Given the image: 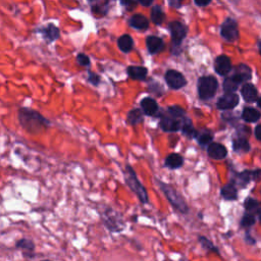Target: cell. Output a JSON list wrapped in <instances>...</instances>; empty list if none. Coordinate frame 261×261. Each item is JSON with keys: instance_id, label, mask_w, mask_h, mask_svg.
<instances>
[{"instance_id": "cell-8", "label": "cell", "mask_w": 261, "mask_h": 261, "mask_svg": "<svg viewBox=\"0 0 261 261\" xmlns=\"http://www.w3.org/2000/svg\"><path fill=\"white\" fill-rule=\"evenodd\" d=\"M164 80L167 85L172 90H180L187 86V80L185 76L176 70H169L164 74Z\"/></svg>"}, {"instance_id": "cell-16", "label": "cell", "mask_w": 261, "mask_h": 261, "mask_svg": "<svg viewBox=\"0 0 261 261\" xmlns=\"http://www.w3.org/2000/svg\"><path fill=\"white\" fill-rule=\"evenodd\" d=\"M140 106L144 116H156L159 112L158 103L152 97H144L140 101Z\"/></svg>"}, {"instance_id": "cell-34", "label": "cell", "mask_w": 261, "mask_h": 261, "mask_svg": "<svg viewBox=\"0 0 261 261\" xmlns=\"http://www.w3.org/2000/svg\"><path fill=\"white\" fill-rule=\"evenodd\" d=\"M168 115L174 117V118H177V119H183L186 116H187V113L185 109L181 106L178 105H173V106H169L168 109Z\"/></svg>"}, {"instance_id": "cell-1", "label": "cell", "mask_w": 261, "mask_h": 261, "mask_svg": "<svg viewBox=\"0 0 261 261\" xmlns=\"http://www.w3.org/2000/svg\"><path fill=\"white\" fill-rule=\"evenodd\" d=\"M18 118L21 127L30 134H40L41 132L46 131L51 125L48 118L29 107H20Z\"/></svg>"}, {"instance_id": "cell-22", "label": "cell", "mask_w": 261, "mask_h": 261, "mask_svg": "<svg viewBox=\"0 0 261 261\" xmlns=\"http://www.w3.org/2000/svg\"><path fill=\"white\" fill-rule=\"evenodd\" d=\"M180 131L184 136H186L189 139H195L197 135V130L194 128L192 119L187 116L182 119L181 129Z\"/></svg>"}, {"instance_id": "cell-35", "label": "cell", "mask_w": 261, "mask_h": 261, "mask_svg": "<svg viewBox=\"0 0 261 261\" xmlns=\"http://www.w3.org/2000/svg\"><path fill=\"white\" fill-rule=\"evenodd\" d=\"M198 241L199 243L201 244V246L203 247V248L206 250V251H208V252H212V253H215L217 255H219V250L217 247H215V245L208 239V238H206L205 236H199L198 238Z\"/></svg>"}, {"instance_id": "cell-37", "label": "cell", "mask_w": 261, "mask_h": 261, "mask_svg": "<svg viewBox=\"0 0 261 261\" xmlns=\"http://www.w3.org/2000/svg\"><path fill=\"white\" fill-rule=\"evenodd\" d=\"M87 80L90 84H92L95 87L99 86L101 83V77L97 74H95L94 72H91V71H88V79Z\"/></svg>"}, {"instance_id": "cell-3", "label": "cell", "mask_w": 261, "mask_h": 261, "mask_svg": "<svg viewBox=\"0 0 261 261\" xmlns=\"http://www.w3.org/2000/svg\"><path fill=\"white\" fill-rule=\"evenodd\" d=\"M123 176H125L126 184L132 190L133 193L138 197L140 202L143 204H148L149 203L148 192L143 186V184L140 182L138 176H137L135 170L133 169L132 166H130V164H127L126 166V170L123 172Z\"/></svg>"}, {"instance_id": "cell-43", "label": "cell", "mask_w": 261, "mask_h": 261, "mask_svg": "<svg viewBox=\"0 0 261 261\" xmlns=\"http://www.w3.org/2000/svg\"><path fill=\"white\" fill-rule=\"evenodd\" d=\"M259 129H260V126L259 125H257L256 127H255V129H254V136H255V139L257 140V141H260V136H259Z\"/></svg>"}, {"instance_id": "cell-42", "label": "cell", "mask_w": 261, "mask_h": 261, "mask_svg": "<svg viewBox=\"0 0 261 261\" xmlns=\"http://www.w3.org/2000/svg\"><path fill=\"white\" fill-rule=\"evenodd\" d=\"M211 0H195V3L199 6H206L210 3Z\"/></svg>"}, {"instance_id": "cell-32", "label": "cell", "mask_w": 261, "mask_h": 261, "mask_svg": "<svg viewBox=\"0 0 261 261\" xmlns=\"http://www.w3.org/2000/svg\"><path fill=\"white\" fill-rule=\"evenodd\" d=\"M240 84L232 77L226 78L223 83V89L225 93H236L239 90Z\"/></svg>"}, {"instance_id": "cell-6", "label": "cell", "mask_w": 261, "mask_h": 261, "mask_svg": "<svg viewBox=\"0 0 261 261\" xmlns=\"http://www.w3.org/2000/svg\"><path fill=\"white\" fill-rule=\"evenodd\" d=\"M169 29L172 35V43H173V53L174 50L178 49L181 47L182 43L184 39L187 36L188 30H187V27L182 24L181 22H172L169 25Z\"/></svg>"}, {"instance_id": "cell-14", "label": "cell", "mask_w": 261, "mask_h": 261, "mask_svg": "<svg viewBox=\"0 0 261 261\" xmlns=\"http://www.w3.org/2000/svg\"><path fill=\"white\" fill-rule=\"evenodd\" d=\"M239 84L246 83L252 79V68L245 63H240L236 68L235 73L232 76Z\"/></svg>"}, {"instance_id": "cell-28", "label": "cell", "mask_w": 261, "mask_h": 261, "mask_svg": "<svg viewBox=\"0 0 261 261\" xmlns=\"http://www.w3.org/2000/svg\"><path fill=\"white\" fill-rule=\"evenodd\" d=\"M244 208L246 212L253 213L257 216V219L260 217V204L259 201L252 197H247L244 201Z\"/></svg>"}, {"instance_id": "cell-39", "label": "cell", "mask_w": 261, "mask_h": 261, "mask_svg": "<svg viewBox=\"0 0 261 261\" xmlns=\"http://www.w3.org/2000/svg\"><path fill=\"white\" fill-rule=\"evenodd\" d=\"M183 1H184V0H169V2H170V4H171V6L174 7V8L181 7Z\"/></svg>"}, {"instance_id": "cell-2", "label": "cell", "mask_w": 261, "mask_h": 261, "mask_svg": "<svg viewBox=\"0 0 261 261\" xmlns=\"http://www.w3.org/2000/svg\"><path fill=\"white\" fill-rule=\"evenodd\" d=\"M156 183L159 186L160 190L163 192L164 196H166V198L168 199L170 204L173 206L175 210H177L178 212H181L182 214H188L189 213L190 209H189V206H188L186 200L173 186L159 181L158 178H156Z\"/></svg>"}, {"instance_id": "cell-36", "label": "cell", "mask_w": 261, "mask_h": 261, "mask_svg": "<svg viewBox=\"0 0 261 261\" xmlns=\"http://www.w3.org/2000/svg\"><path fill=\"white\" fill-rule=\"evenodd\" d=\"M151 20L155 25H161L164 20V13L160 6L155 5L151 10Z\"/></svg>"}, {"instance_id": "cell-31", "label": "cell", "mask_w": 261, "mask_h": 261, "mask_svg": "<svg viewBox=\"0 0 261 261\" xmlns=\"http://www.w3.org/2000/svg\"><path fill=\"white\" fill-rule=\"evenodd\" d=\"M213 138H214L213 134L209 130H205L202 132L197 131L195 139H197V142L200 146L207 147L211 142H213Z\"/></svg>"}, {"instance_id": "cell-33", "label": "cell", "mask_w": 261, "mask_h": 261, "mask_svg": "<svg viewBox=\"0 0 261 261\" xmlns=\"http://www.w3.org/2000/svg\"><path fill=\"white\" fill-rule=\"evenodd\" d=\"M257 222V217L255 214L250 213V212H246L244 213V215L241 218V222L240 225L243 229L246 230H249L250 228H252Z\"/></svg>"}, {"instance_id": "cell-20", "label": "cell", "mask_w": 261, "mask_h": 261, "mask_svg": "<svg viewBox=\"0 0 261 261\" xmlns=\"http://www.w3.org/2000/svg\"><path fill=\"white\" fill-rule=\"evenodd\" d=\"M184 157L180 153H171L164 159V167L170 170H177L184 166Z\"/></svg>"}, {"instance_id": "cell-17", "label": "cell", "mask_w": 261, "mask_h": 261, "mask_svg": "<svg viewBox=\"0 0 261 261\" xmlns=\"http://www.w3.org/2000/svg\"><path fill=\"white\" fill-rule=\"evenodd\" d=\"M241 95L247 103H253L259 97L258 90L255 85L251 83H245L241 88Z\"/></svg>"}, {"instance_id": "cell-18", "label": "cell", "mask_w": 261, "mask_h": 261, "mask_svg": "<svg viewBox=\"0 0 261 261\" xmlns=\"http://www.w3.org/2000/svg\"><path fill=\"white\" fill-rule=\"evenodd\" d=\"M16 247L18 249L22 250L23 254L26 257L32 258L34 257V252H35V243L27 238H22L16 243Z\"/></svg>"}, {"instance_id": "cell-23", "label": "cell", "mask_w": 261, "mask_h": 261, "mask_svg": "<svg viewBox=\"0 0 261 261\" xmlns=\"http://www.w3.org/2000/svg\"><path fill=\"white\" fill-rule=\"evenodd\" d=\"M221 196L227 201H236L238 199V189L230 182L221 189Z\"/></svg>"}, {"instance_id": "cell-25", "label": "cell", "mask_w": 261, "mask_h": 261, "mask_svg": "<svg viewBox=\"0 0 261 261\" xmlns=\"http://www.w3.org/2000/svg\"><path fill=\"white\" fill-rule=\"evenodd\" d=\"M232 150L236 151V152L247 153L251 150V146L246 137H238L232 141Z\"/></svg>"}, {"instance_id": "cell-40", "label": "cell", "mask_w": 261, "mask_h": 261, "mask_svg": "<svg viewBox=\"0 0 261 261\" xmlns=\"http://www.w3.org/2000/svg\"><path fill=\"white\" fill-rule=\"evenodd\" d=\"M245 241H246V243H247V244H249V245H255V244H256V240H255V239H253V238L250 236L249 231L247 232V233H246Z\"/></svg>"}, {"instance_id": "cell-27", "label": "cell", "mask_w": 261, "mask_h": 261, "mask_svg": "<svg viewBox=\"0 0 261 261\" xmlns=\"http://www.w3.org/2000/svg\"><path fill=\"white\" fill-rule=\"evenodd\" d=\"M144 120V114L142 109L134 108L127 115V122L130 126H137Z\"/></svg>"}, {"instance_id": "cell-24", "label": "cell", "mask_w": 261, "mask_h": 261, "mask_svg": "<svg viewBox=\"0 0 261 261\" xmlns=\"http://www.w3.org/2000/svg\"><path fill=\"white\" fill-rule=\"evenodd\" d=\"M260 116H261L260 112L257 108L253 107H245L241 115V118L245 122H257L259 121Z\"/></svg>"}, {"instance_id": "cell-10", "label": "cell", "mask_w": 261, "mask_h": 261, "mask_svg": "<svg viewBox=\"0 0 261 261\" xmlns=\"http://www.w3.org/2000/svg\"><path fill=\"white\" fill-rule=\"evenodd\" d=\"M240 103V97L236 93H226L216 102V107L219 111H232Z\"/></svg>"}, {"instance_id": "cell-21", "label": "cell", "mask_w": 261, "mask_h": 261, "mask_svg": "<svg viewBox=\"0 0 261 261\" xmlns=\"http://www.w3.org/2000/svg\"><path fill=\"white\" fill-rule=\"evenodd\" d=\"M127 74L129 78L135 81H145L148 75V68L145 66L130 65L127 68Z\"/></svg>"}, {"instance_id": "cell-5", "label": "cell", "mask_w": 261, "mask_h": 261, "mask_svg": "<svg viewBox=\"0 0 261 261\" xmlns=\"http://www.w3.org/2000/svg\"><path fill=\"white\" fill-rule=\"evenodd\" d=\"M102 222L106 229L112 232H119L125 228V223L120 213L108 207L102 213Z\"/></svg>"}, {"instance_id": "cell-38", "label": "cell", "mask_w": 261, "mask_h": 261, "mask_svg": "<svg viewBox=\"0 0 261 261\" xmlns=\"http://www.w3.org/2000/svg\"><path fill=\"white\" fill-rule=\"evenodd\" d=\"M77 62L79 65L81 66H89L91 64V60L89 58L88 56H86V54L84 53H79L78 56H77Z\"/></svg>"}, {"instance_id": "cell-41", "label": "cell", "mask_w": 261, "mask_h": 261, "mask_svg": "<svg viewBox=\"0 0 261 261\" xmlns=\"http://www.w3.org/2000/svg\"><path fill=\"white\" fill-rule=\"evenodd\" d=\"M137 1H138V0H121V3L125 6H134Z\"/></svg>"}, {"instance_id": "cell-26", "label": "cell", "mask_w": 261, "mask_h": 261, "mask_svg": "<svg viewBox=\"0 0 261 261\" xmlns=\"http://www.w3.org/2000/svg\"><path fill=\"white\" fill-rule=\"evenodd\" d=\"M88 2L95 15L101 17L107 13L108 0H88Z\"/></svg>"}, {"instance_id": "cell-11", "label": "cell", "mask_w": 261, "mask_h": 261, "mask_svg": "<svg viewBox=\"0 0 261 261\" xmlns=\"http://www.w3.org/2000/svg\"><path fill=\"white\" fill-rule=\"evenodd\" d=\"M181 122H182V119L174 118L169 115L162 116L159 121V127L163 132L176 133V132H180Z\"/></svg>"}, {"instance_id": "cell-12", "label": "cell", "mask_w": 261, "mask_h": 261, "mask_svg": "<svg viewBox=\"0 0 261 261\" xmlns=\"http://www.w3.org/2000/svg\"><path fill=\"white\" fill-rule=\"evenodd\" d=\"M232 68V60L228 56L222 54V56H218L214 61V71L216 72L217 75L219 76H228Z\"/></svg>"}, {"instance_id": "cell-13", "label": "cell", "mask_w": 261, "mask_h": 261, "mask_svg": "<svg viewBox=\"0 0 261 261\" xmlns=\"http://www.w3.org/2000/svg\"><path fill=\"white\" fill-rule=\"evenodd\" d=\"M37 33L41 34V36L43 37L47 43H52L60 37L59 29L53 24H48L47 26L42 27V28H39L37 30Z\"/></svg>"}, {"instance_id": "cell-19", "label": "cell", "mask_w": 261, "mask_h": 261, "mask_svg": "<svg viewBox=\"0 0 261 261\" xmlns=\"http://www.w3.org/2000/svg\"><path fill=\"white\" fill-rule=\"evenodd\" d=\"M146 46L150 54H157L163 50L164 42L157 36H149L146 39Z\"/></svg>"}, {"instance_id": "cell-30", "label": "cell", "mask_w": 261, "mask_h": 261, "mask_svg": "<svg viewBox=\"0 0 261 261\" xmlns=\"http://www.w3.org/2000/svg\"><path fill=\"white\" fill-rule=\"evenodd\" d=\"M130 25L136 30H146L149 27V22L142 15H135L131 18Z\"/></svg>"}, {"instance_id": "cell-29", "label": "cell", "mask_w": 261, "mask_h": 261, "mask_svg": "<svg viewBox=\"0 0 261 261\" xmlns=\"http://www.w3.org/2000/svg\"><path fill=\"white\" fill-rule=\"evenodd\" d=\"M117 46L119 48L120 51H122L123 53H129L133 50V47H134V40L133 38L128 35V34H125L122 35L118 38L117 40Z\"/></svg>"}, {"instance_id": "cell-7", "label": "cell", "mask_w": 261, "mask_h": 261, "mask_svg": "<svg viewBox=\"0 0 261 261\" xmlns=\"http://www.w3.org/2000/svg\"><path fill=\"white\" fill-rule=\"evenodd\" d=\"M260 169H256L254 171L246 170L241 173H235L231 178V183H232L236 187H240L241 189H243L251 181H258L260 178Z\"/></svg>"}, {"instance_id": "cell-15", "label": "cell", "mask_w": 261, "mask_h": 261, "mask_svg": "<svg viewBox=\"0 0 261 261\" xmlns=\"http://www.w3.org/2000/svg\"><path fill=\"white\" fill-rule=\"evenodd\" d=\"M206 148H207L208 156L214 160H222L228 155V149L221 143L211 142Z\"/></svg>"}, {"instance_id": "cell-9", "label": "cell", "mask_w": 261, "mask_h": 261, "mask_svg": "<svg viewBox=\"0 0 261 261\" xmlns=\"http://www.w3.org/2000/svg\"><path fill=\"white\" fill-rule=\"evenodd\" d=\"M222 37L229 41V42H235L239 39V29L238 24L233 19H227L221 27Z\"/></svg>"}, {"instance_id": "cell-44", "label": "cell", "mask_w": 261, "mask_h": 261, "mask_svg": "<svg viewBox=\"0 0 261 261\" xmlns=\"http://www.w3.org/2000/svg\"><path fill=\"white\" fill-rule=\"evenodd\" d=\"M138 1H139L143 6H149L151 3L153 2V0H138Z\"/></svg>"}, {"instance_id": "cell-4", "label": "cell", "mask_w": 261, "mask_h": 261, "mask_svg": "<svg viewBox=\"0 0 261 261\" xmlns=\"http://www.w3.org/2000/svg\"><path fill=\"white\" fill-rule=\"evenodd\" d=\"M218 90V81L213 76H203L197 82L198 96L201 100L212 99Z\"/></svg>"}]
</instances>
